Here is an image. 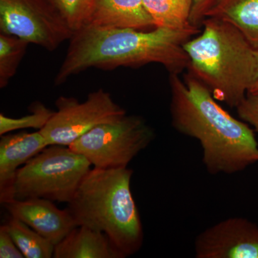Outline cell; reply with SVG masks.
Returning a JSON list of instances; mask_svg holds the SVG:
<instances>
[{
    "label": "cell",
    "mask_w": 258,
    "mask_h": 258,
    "mask_svg": "<svg viewBox=\"0 0 258 258\" xmlns=\"http://www.w3.org/2000/svg\"><path fill=\"white\" fill-rule=\"evenodd\" d=\"M171 125L196 139L209 174H237L258 163L253 128L220 106L203 83L189 74H169Z\"/></svg>",
    "instance_id": "1"
},
{
    "label": "cell",
    "mask_w": 258,
    "mask_h": 258,
    "mask_svg": "<svg viewBox=\"0 0 258 258\" xmlns=\"http://www.w3.org/2000/svg\"><path fill=\"white\" fill-rule=\"evenodd\" d=\"M200 28H156L151 31L106 28L86 24L74 32L54 83L60 86L88 69L113 70L162 64L169 74H181L189 67L185 42L200 33Z\"/></svg>",
    "instance_id": "2"
},
{
    "label": "cell",
    "mask_w": 258,
    "mask_h": 258,
    "mask_svg": "<svg viewBox=\"0 0 258 258\" xmlns=\"http://www.w3.org/2000/svg\"><path fill=\"white\" fill-rule=\"evenodd\" d=\"M197 37L185 42L188 74L210 90L215 99L237 108L258 76L256 50L235 27L207 18Z\"/></svg>",
    "instance_id": "3"
},
{
    "label": "cell",
    "mask_w": 258,
    "mask_h": 258,
    "mask_svg": "<svg viewBox=\"0 0 258 258\" xmlns=\"http://www.w3.org/2000/svg\"><path fill=\"white\" fill-rule=\"evenodd\" d=\"M128 167L91 169L68 205L78 226L103 232L123 258L138 252L144 230Z\"/></svg>",
    "instance_id": "4"
},
{
    "label": "cell",
    "mask_w": 258,
    "mask_h": 258,
    "mask_svg": "<svg viewBox=\"0 0 258 258\" xmlns=\"http://www.w3.org/2000/svg\"><path fill=\"white\" fill-rule=\"evenodd\" d=\"M91 166L68 146L49 145L18 169L13 200L43 198L69 204Z\"/></svg>",
    "instance_id": "5"
},
{
    "label": "cell",
    "mask_w": 258,
    "mask_h": 258,
    "mask_svg": "<svg viewBox=\"0 0 258 258\" xmlns=\"http://www.w3.org/2000/svg\"><path fill=\"white\" fill-rule=\"evenodd\" d=\"M155 137L142 117L125 114L119 119L95 127L69 147L98 169L128 167Z\"/></svg>",
    "instance_id": "6"
},
{
    "label": "cell",
    "mask_w": 258,
    "mask_h": 258,
    "mask_svg": "<svg viewBox=\"0 0 258 258\" xmlns=\"http://www.w3.org/2000/svg\"><path fill=\"white\" fill-rule=\"evenodd\" d=\"M55 106L57 111L40 130L49 145L69 147L95 127L126 114L124 108L101 88L89 93L83 103L73 97H59Z\"/></svg>",
    "instance_id": "7"
},
{
    "label": "cell",
    "mask_w": 258,
    "mask_h": 258,
    "mask_svg": "<svg viewBox=\"0 0 258 258\" xmlns=\"http://www.w3.org/2000/svg\"><path fill=\"white\" fill-rule=\"evenodd\" d=\"M0 30L48 51L74 34L48 0H0Z\"/></svg>",
    "instance_id": "8"
},
{
    "label": "cell",
    "mask_w": 258,
    "mask_h": 258,
    "mask_svg": "<svg viewBox=\"0 0 258 258\" xmlns=\"http://www.w3.org/2000/svg\"><path fill=\"white\" fill-rule=\"evenodd\" d=\"M197 258H258V226L244 217H230L199 234Z\"/></svg>",
    "instance_id": "9"
},
{
    "label": "cell",
    "mask_w": 258,
    "mask_h": 258,
    "mask_svg": "<svg viewBox=\"0 0 258 258\" xmlns=\"http://www.w3.org/2000/svg\"><path fill=\"white\" fill-rule=\"evenodd\" d=\"M2 205L10 216L23 222L55 245L78 227L69 209L60 210L46 199H14Z\"/></svg>",
    "instance_id": "10"
},
{
    "label": "cell",
    "mask_w": 258,
    "mask_h": 258,
    "mask_svg": "<svg viewBox=\"0 0 258 258\" xmlns=\"http://www.w3.org/2000/svg\"><path fill=\"white\" fill-rule=\"evenodd\" d=\"M40 131L1 136L0 140V201L13 200V184L17 172L32 158L48 147Z\"/></svg>",
    "instance_id": "11"
},
{
    "label": "cell",
    "mask_w": 258,
    "mask_h": 258,
    "mask_svg": "<svg viewBox=\"0 0 258 258\" xmlns=\"http://www.w3.org/2000/svg\"><path fill=\"white\" fill-rule=\"evenodd\" d=\"M87 24L106 28L146 30L154 27L144 0H94Z\"/></svg>",
    "instance_id": "12"
},
{
    "label": "cell",
    "mask_w": 258,
    "mask_h": 258,
    "mask_svg": "<svg viewBox=\"0 0 258 258\" xmlns=\"http://www.w3.org/2000/svg\"><path fill=\"white\" fill-rule=\"evenodd\" d=\"M55 258H123L104 233L78 226L56 244Z\"/></svg>",
    "instance_id": "13"
},
{
    "label": "cell",
    "mask_w": 258,
    "mask_h": 258,
    "mask_svg": "<svg viewBox=\"0 0 258 258\" xmlns=\"http://www.w3.org/2000/svg\"><path fill=\"white\" fill-rule=\"evenodd\" d=\"M207 18L230 23L258 50V0H220Z\"/></svg>",
    "instance_id": "14"
},
{
    "label": "cell",
    "mask_w": 258,
    "mask_h": 258,
    "mask_svg": "<svg viewBox=\"0 0 258 258\" xmlns=\"http://www.w3.org/2000/svg\"><path fill=\"white\" fill-rule=\"evenodd\" d=\"M155 28L185 29L190 23L192 0H144Z\"/></svg>",
    "instance_id": "15"
},
{
    "label": "cell",
    "mask_w": 258,
    "mask_h": 258,
    "mask_svg": "<svg viewBox=\"0 0 258 258\" xmlns=\"http://www.w3.org/2000/svg\"><path fill=\"white\" fill-rule=\"evenodd\" d=\"M3 227L25 257H53L55 244L23 222L10 216Z\"/></svg>",
    "instance_id": "16"
},
{
    "label": "cell",
    "mask_w": 258,
    "mask_h": 258,
    "mask_svg": "<svg viewBox=\"0 0 258 258\" xmlns=\"http://www.w3.org/2000/svg\"><path fill=\"white\" fill-rule=\"evenodd\" d=\"M29 43L8 34H0V88H5L14 77Z\"/></svg>",
    "instance_id": "17"
},
{
    "label": "cell",
    "mask_w": 258,
    "mask_h": 258,
    "mask_svg": "<svg viewBox=\"0 0 258 258\" xmlns=\"http://www.w3.org/2000/svg\"><path fill=\"white\" fill-rule=\"evenodd\" d=\"M31 113L19 118H10L0 114V135L9 134L20 129L35 128L41 130L53 115L55 111L49 109L40 102L36 101L30 107Z\"/></svg>",
    "instance_id": "18"
},
{
    "label": "cell",
    "mask_w": 258,
    "mask_h": 258,
    "mask_svg": "<svg viewBox=\"0 0 258 258\" xmlns=\"http://www.w3.org/2000/svg\"><path fill=\"white\" fill-rule=\"evenodd\" d=\"M58 11L73 31L88 23L94 0H48Z\"/></svg>",
    "instance_id": "19"
},
{
    "label": "cell",
    "mask_w": 258,
    "mask_h": 258,
    "mask_svg": "<svg viewBox=\"0 0 258 258\" xmlns=\"http://www.w3.org/2000/svg\"><path fill=\"white\" fill-rule=\"evenodd\" d=\"M236 110L240 119L258 134V95L247 94Z\"/></svg>",
    "instance_id": "20"
},
{
    "label": "cell",
    "mask_w": 258,
    "mask_h": 258,
    "mask_svg": "<svg viewBox=\"0 0 258 258\" xmlns=\"http://www.w3.org/2000/svg\"><path fill=\"white\" fill-rule=\"evenodd\" d=\"M220 0H192L190 23L200 28L207 18L209 12Z\"/></svg>",
    "instance_id": "21"
},
{
    "label": "cell",
    "mask_w": 258,
    "mask_h": 258,
    "mask_svg": "<svg viewBox=\"0 0 258 258\" xmlns=\"http://www.w3.org/2000/svg\"><path fill=\"white\" fill-rule=\"evenodd\" d=\"M0 257H25L23 252L18 248L14 240L3 225L0 227Z\"/></svg>",
    "instance_id": "22"
},
{
    "label": "cell",
    "mask_w": 258,
    "mask_h": 258,
    "mask_svg": "<svg viewBox=\"0 0 258 258\" xmlns=\"http://www.w3.org/2000/svg\"><path fill=\"white\" fill-rule=\"evenodd\" d=\"M256 56H257L258 63V50H256ZM247 94L258 95V76L257 80H256L255 82H254L253 86H252L250 89H249V92Z\"/></svg>",
    "instance_id": "23"
}]
</instances>
